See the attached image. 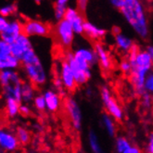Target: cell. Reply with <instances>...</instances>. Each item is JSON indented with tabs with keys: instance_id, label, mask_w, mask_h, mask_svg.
<instances>
[{
	"instance_id": "4fadbf2b",
	"label": "cell",
	"mask_w": 153,
	"mask_h": 153,
	"mask_svg": "<svg viewBox=\"0 0 153 153\" xmlns=\"http://www.w3.org/2000/svg\"><path fill=\"white\" fill-rule=\"evenodd\" d=\"M22 33H23V22L14 18V19L10 20L7 28L0 33V37L5 42L10 45Z\"/></svg>"
},
{
	"instance_id": "8992f818",
	"label": "cell",
	"mask_w": 153,
	"mask_h": 153,
	"mask_svg": "<svg viewBox=\"0 0 153 153\" xmlns=\"http://www.w3.org/2000/svg\"><path fill=\"white\" fill-rule=\"evenodd\" d=\"M100 98L107 114L111 116L115 121H122L123 118V108L108 86L103 85L100 88Z\"/></svg>"
},
{
	"instance_id": "f546056e",
	"label": "cell",
	"mask_w": 153,
	"mask_h": 153,
	"mask_svg": "<svg viewBox=\"0 0 153 153\" xmlns=\"http://www.w3.org/2000/svg\"><path fill=\"white\" fill-rule=\"evenodd\" d=\"M153 105V97L149 93H143L141 95V106L144 110H149Z\"/></svg>"
},
{
	"instance_id": "e575fe53",
	"label": "cell",
	"mask_w": 153,
	"mask_h": 153,
	"mask_svg": "<svg viewBox=\"0 0 153 153\" xmlns=\"http://www.w3.org/2000/svg\"><path fill=\"white\" fill-rule=\"evenodd\" d=\"M20 114L22 116L27 117L31 114V108L26 103H22L20 106Z\"/></svg>"
},
{
	"instance_id": "7c38bea8",
	"label": "cell",
	"mask_w": 153,
	"mask_h": 153,
	"mask_svg": "<svg viewBox=\"0 0 153 153\" xmlns=\"http://www.w3.org/2000/svg\"><path fill=\"white\" fill-rule=\"evenodd\" d=\"M33 48H34L33 46L31 37H29L25 33H22L12 44H10L11 53L20 60H22L26 54Z\"/></svg>"
},
{
	"instance_id": "e0dca14e",
	"label": "cell",
	"mask_w": 153,
	"mask_h": 153,
	"mask_svg": "<svg viewBox=\"0 0 153 153\" xmlns=\"http://www.w3.org/2000/svg\"><path fill=\"white\" fill-rule=\"evenodd\" d=\"M108 32L105 28L101 26H98L97 24L86 21L85 24V29H84V35L92 42H100L102 41L107 35Z\"/></svg>"
},
{
	"instance_id": "d6a6232c",
	"label": "cell",
	"mask_w": 153,
	"mask_h": 153,
	"mask_svg": "<svg viewBox=\"0 0 153 153\" xmlns=\"http://www.w3.org/2000/svg\"><path fill=\"white\" fill-rule=\"evenodd\" d=\"M10 53H11L10 45L5 42L1 37H0V57L4 56V55H7V54H10Z\"/></svg>"
},
{
	"instance_id": "484cf974",
	"label": "cell",
	"mask_w": 153,
	"mask_h": 153,
	"mask_svg": "<svg viewBox=\"0 0 153 153\" xmlns=\"http://www.w3.org/2000/svg\"><path fill=\"white\" fill-rule=\"evenodd\" d=\"M16 137L19 140L20 144H22V145H27L30 140H31V134L30 132L27 130L26 128L22 127V126H19L16 129Z\"/></svg>"
},
{
	"instance_id": "6da1fadb",
	"label": "cell",
	"mask_w": 153,
	"mask_h": 153,
	"mask_svg": "<svg viewBox=\"0 0 153 153\" xmlns=\"http://www.w3.org/2000/svg\"><path fill=\"white\" fill-rule=\"evenodd\" d=\"M119 11L138 38L145 40L149 37V16L146 4L142 0H125Z\"/></svg>"
},
{
	"instance_id": "74e56055",
	"label": "cell",
	"mask_w": 153,
	"mask_h": 153,
	"mask_svg": "<svg viewBox=\"0 0 153 153\" xmlns=\"http://www.w3.org/2000/svg\"><path fill=\"white\" fill-rule=\"evenodd\" d=\"M123 153H141V150L137 146H130L129 148H127Z\"/></svg>"
},
{
	"instance_id": "d6986e66",
	"label": "cell",
	"mask_w": 153,
	"mask_h": 153,
	"mask_svg": "<svg viewBox=\"0 0 153 153\" xmlns=\"http://www.w3.org/2000/svg\"><path fill=\"white\" fill-rule=\"evenodd\" d=\"M23 79L17 70H2L0 71V88L8 85L21 84Z\"/></svg>"
},
{
	"instance_id": "d4e9b609",
	"label": "cell",
	"mask_w": 153,
	"mask_h": 153,
	"mask_svg": "<svg viewBox=\"0 0 153 153\" xmlns=\"http://www.w3.org/2000/svg\"><path fill=\"white\" fill-rule=\"evenodd\" d=\"M88 144L90 149L93 153H102V149L100 140H98V137L94 131H91L88 134Z\"/></svg>"
},
{
	"instance_id": "8fae6325",
	"label": "cell",
	"mask_w": 153,
	"mask_h": 153,
	"mask_svg": "<svg viewBox=\"0 0 153 153\" xmlns=\"http://www.w3.org/2000/svg\"><path fill=\"white\" fill-rule=\"evenodd\" d=\"M113 44L115 48L124 55H128L131 51L137 47L136 42L130 35L119 30L113 33Z\"/></svg>"
},
{
	"instance_id": "cb8c5ba5",
	"label": "cell",
	"mask_w": 153,
	"mask_h": 153,
	"mask_svg": "<svg viewBox=\"0 0 153 153\" xmlns=\"http://www.w3.org/2000/svg\"><path fill=\"white\" fill-rule=\"evenodd\" d=\"M101 122H102V125H103L105 131L107 132V134H109L110 137H114L116 134L115 120L109 114H103Z\"/></svg>"
},
{
	"instance_id": "836d02e7",
	"label": "cell",
	"mask_w": 153,
	"mask_h": 153,
	"mask_svg": "<svg viewBox=\"0 0 153 153\" xmlns=\"http://www.w3.org/2000/svg\"><path fill=\"white\" fill-rule=\"evenodd\" d=\"M74 2H75V7L78 10L85 12L87 10L90 0H74Z\"/></svg>"
},
{
	"instance_id": "b9f144b4",
	"label": "cell",
	"mask_w": 153,
	"mask_h": 153,
	"mask_svg": "<svg viewBox=\"0 0 153 153\" xmlns=\"http://www.w3.org/2000/svg\"><path fill=\"white\" fill-rule=\"evenodd\" d=\"M44 1V0H34V2L36 3V4H40Z\"/></svg>"
},
{
	"instance_id": "4dcf8cb0",
	"label": "cell",
	"mask_w": 153,
	"mask_h": 153,
	"mask_svg": "<svg viewBox=\"0 0 153 153\" xmlns=\"http://www.w3.org/2000/svg\"><path fill=\"white\" fill-rule=\"evenodd\" d=\"M119 70L125 75H129L132 71L131 62L128 58L123 59L119 63Z\"/></svg>"
},
{
	"instance_id": "2e32d148",
	"label": "cell",
	"mask_w": 153,
	"mask_h": 153,
	"mask_svg": "<svg viewBox=\"0 0 153 153\" xmlns=\"http://www.w3.org/2000/svg\"><path fill=\"white\" fill-rule=\"evenodd\" d=\"M20 142L16 134L10 130L0 127V149L7 152H13L19 148Z\"/></svg>"
},
{
	"instance_id": "44dd1931",
	"label": "cell",
	"mask_w": 153,
	"mask_h": 153,
	"mask_svg": "<svg viewBox=\"0 0 153 153\" xmlns=\"http://www.w3.org/2000/svg\"><path fill=\"white\" fill-rule=\"evenodd\" d=\"M35 95H36V86L28 80L23 81L22 85V103L29 104L30 102H33Z\"/></svg>"
},
{
	"instance_id": "52a82bcc",
	"label": "cell",
	"mask_w": 153,
	"mask_h": 153,
	"mask_svg": "<svg viewBox=\"0 0 153 153\" xmlns=\"http://www.w3.org/2000/svg\"><path fill=\"white\" fill-rule=\"evenodd\" d=\"M23 33L29 37H47L52 33V27L40 20L28 19L23 22Z\"/></svg>"
},
{
	"instance_id": "4316f807",
	"label": "cell",
	"mask_w": 153,
	"mask_h": 153,
	"mask_svg": "<svg viewBox=\"0 0 153 153\" xmlns=\"http://www.w3.org/2000/svg\"><path fill=\"white\" fill-rule=\"evenodd\" d=\"M18 7L14 3H8L2 7H0V14L6 18H10L17 13Z\"/></svg>"
},
{
	"instance_id": "ffe728a7",
	"label": "cell",
	"mask_w": 153,
	"mask_h": 153,
	"mask_svg": "<svg viewBox=\"0 0 153 153\" xmlns=\"http://www.w3.org/2000/svg\"><path fill=\"white\" fill-rule=\"evenodd\" d=\"M22 67L21 60L12 53L0 57V71L2 70H18Z\"/></svg>"
},
{
	"instance_id": "603a6c76",
	"label": "cell",
	"mask_w": 153,
	"mask_h": 153,
	"mask_svg": "<svg viewBox=\"0 0 153 153\" xmlns=\"http://www.w3.org/2000/svg\"><path fill=\"white\" fill-rule=\"evenodd\" d=\"M71 0H55V3H54V18L55 20L60 21L62 19H64V15L67 10V8L70 4Z\"/></svg>"
},
{
	"instance_id": "ba28073f",
	"label": "cell",
	"mask_w": 153,
	"mask_h": 153,
	"mask_svg": "<svg viewBox=\"0 0 153 153\" xmlns=\"http://www.w3.org/2000/svg\"><path fill=\"white\" fill-rule=\"evenodd\" d=\"M57 74L61 81L62 85H63V88H64V91L74 92L76 89V87L78 86L74 74L71 69L69 62L65 59L64 57L59 62Z\"/></svg>"
},
{
	"instance_id": "9a60e30c",
	"label": "cell",
	"mask_w": 153,
	"mask_h": 153,
	"mask_svg": "<svg viewBox=\"0 0 153 153\" xmlns=\"http://www.w3.org/2000/svg\"><path fill=\"white\" fill-rule=\"evenodd\" d=\"M71 53L76 59L85 62L90 66L93 67L95 64H97V56L94 47H90L87 45H81V46L76 47L71 51Z\"/></svg>"
},
{
	"instance_id": "ac0fdd59",
	"label": "cell",
	"mask_w": 153,
	"mask_h": 153,
	"mask_svg": "<svg viewBox=\"0 0 153 153\" xmlns=\"http://www.w3.org/2000/svg\"><path fill=\"white\" fill-rule=\"evenodd\" d=\"M47 104V111L49 112H58L61 107V93L54 88H48L43 93Z\"/></svg>"
},
{
	"instance_id": "7402d4cb",
	"label": "cell",
	"mask_w": 153,
	"mask_h": 153,
	"mask_svg": "<svg viewBox=\"0 0 153 153\" xmlns=\"http://www.w3.org/2000/svg\"><path fill=\"white\" fill-rule=\"evenodd\" d=\"M5 100V110L10 118H16L20 114V106L22 102L13 97H7Z\"/></svg>"
},
{
	"instance_id": "5bb4252c",
	"label": "cell",
	"mask_w": 153,
	"mask_h": 153,
	"mask_svg": "<svg viewBox=\"0 0 153 153\" xmlns=\"http://www.w3.org/2000/svg\"><path fill=\"white\" fill-rule=\"evenodd\" d=\"M94 49L97 56V63L100 65L103 71H106V73L110 71L113 66V60L110 51L100 42L95 44Z\"/></svg>"
},
{
	"instance_id": "ab89813d",
	"label": "cell",
	"mask_w": 153,
	"mask_h": 153,
	"mask_svg": "<svg viewBox=\"0 0 153 153\" xmlns=\"http://www.w3.org/2000/svg\"><path fill=\"white\" fill-rule=\"evenodd\" d=\"M145 49L148 52L149 56L150 57V59H151V60L153 62V45H149V46H148Z\"/></svg>"
},
{
	"instance_id": "83f0119b",
	"label": "cell",
	"mask_w": 153,
	"mask_h": 153,
	"mask_svg": "<svg viewBox=\"0 0 153 153\" xmlns=\"http://www.w3.org/2000/svg\"><path fill=\"white\" fill-rule=\"evenodd\" d=\"M33 105L34 109L42 112L47 111V104H46V100L43 94H36L33 100Z\"/></svg>"
},
{
	"instance_id": "1f68e13d",
	"label": "cell",
	"mask_w": 153,
	"mask_h": 153,
	"mask_svg": "<svg viewBox=\"0 0 153 153\" xmlns=\"http://www.w3.org/2000/svg\"><path fill=\"white\" fill-rule=\"evenodd\" d=\"M144 90H145V92L153 95V70L151 71H149L145 79Z\"/></svg>"
},
{
	"instance_id": "f35d334b",
	"label": "cell",
	"mask_w": 153,
	"mask_h": 153,
	"mask_svg": "<svg viewBox=\"0 0 153 153\" xmlns=\"http://www.w3.org/2000/svg\"><path fill=\"white\" fill-rule=\"evenodd\" d=\"M147 151H148V153H153V133L149 134L148 147H147Z\"/></svg>"
},
{
	"instance_id": "7a4b0ae2",
	"label": "cell",
	"mask_w": 153,
	"mask_h": 153,
	"mask_svg": "<svg viewBox=\"0 0 153 153\" xmlns=\"http://www.w3.org/2000/svg\"><path fill=\"white\" fill-rule=\"evenodd\" d=\"M127 58L132 66L131 74H129L131 83L134 91L141 96L143 93H145L144 90L145 79L149 71L153 70V62L146 49L139 48L138 47L131 51L127 55Z\"/></svg>"
},
{
	"instance_id": "60d3db41",
	"label": "cell",
	"mask_w": 153,
	"mask_h": 153,
	"mask_svg": "<svg viewBox=\"0 0 153 153\" xmlns=\"http://www.w3.org/2000/svg\"><path fill=\"white\" fill-rule=\"evenodd\" d=\"M142 1L148 5H153V0H142Z\"/></svg>"
},
{
	"instance_id": "3957f363",
	"label": "cell",
	"mask_w": 153,
	"mask_h": 153,
	"mask_svg": "<svg viewBox=\"0 0 153 153\" xmlns=\"http://www.w3.org/2000/svg\"><path fill=\"white\" fill-rule=\"evenodd\" d=\"M21 63L26 80L36 87H41L47 84L48 74L34 48L22 58Z\"/></svg>"
},
{
	"instance_id": "8d00e7d4",
	"label": "cell",
	"mask_w": 153,
	"mask_h": 153,
	"mask_svg": "<svg viewBox=\"0 0 153 153\" xmlns=\"http://www.w3.org/2000/svg\"><path fill=\"white\" fill-rule=\"evenodd\" d=\"M8 22H10V20H8L7 18H6V17H4L0 14V33H1L7 28Z\"/></svg>"
},
{
	"instance_id": "f1b7e54d",
	"label": "cell",
	"mask_w": 153,
	"mask_h": 153,
	"mask_svg": "<svg viewBox=\"0 0 153 153\" xmlns=\"http://www.w3.org/2000/svg\"><path fill=\"white\" fill-rule=\"evenodd\" d=\"M131 146L130 142L128 141L127 138H125L123 137H119L116 138L115 141V148L116 150L118 153H123L127 148H129Z\"/></svg>"
},
{
	"instance_id": "d590c367",
	"label": "cell",
	"mask_w": 153,
	"mask_h": 153,
	"mask_svg": "<svg viewBox=\"0 0 153 153\" xmlns=\"http://www.w3.org/2000/svg\"><path fill=\"white\" fill-rule=\"evenodd\" d=\"M108 1H109L110 5L112 7H114V8H116V10H120L121 7H123V5L124 4L125 0H108Z\"/></svg>"
},
{
	"instance_id": "277c9868",
	"label": "cell",
	"mask_w": 153,
	"mask_h": 153,
	"mask_svg": "<svg viewBox=\"0 0 153 153\" xmlns=\"http://www.w3.org/2000/svg\"><path fill=\"white\" fill-rule=\"evenodd\" d=\"M52 33L56 44L61 49L68 51L74 47L76 33L65 19L57 22L52 29Z\"/></svg>"
},
{
	"instance_id": "5b68a950",
	"label": "cell",
	"mask_w": 153,
	"mask_h": 153,
	"mask_svg": "<svg viewBox=\"0 0 153 153\" xmlns=\"http://www.w3.org/2000/svg\"><path fill=\"white\" fill-rule=\"evenodd\" d=\"M64 58L69 62L78 86L86 85L89 80L92 78V66L76 59L70 50L66 51Z\"/></svg>"
},
{
	"instance_id": "9c48e42d",
	"label": "cell",
	"mask_w": 153,
	"mask_h": 153,
	"mask_svg": "<svg viewBox=\"0 0 153 153\" xmlns=\"http://www.w3.org/2000/svg\"><path fill=\"white\" fill-rule=\"evenodd\" d=\"M64 109L73 127L79 131L83 124V113L77 100L73 97H68L64 100Z\"/></svg>"
},
{
	"instance_id": "30bf717a",
	"label": "cell",
	"mask_w": 153,
	"mask_h": 153,
	"mask_svg": "<svg viewBox=\"0 0 153 153\" xmlns=\"http://www.w3.org/2000/svg\"><path fill=\"white\" fill-rule=\"evenodd\" d=\"M64 19L73 27L76 35H82L84 33L86 20L85 19L83 11L79 10L76 7H68Z\"/></svg>"
}]
</instances>
